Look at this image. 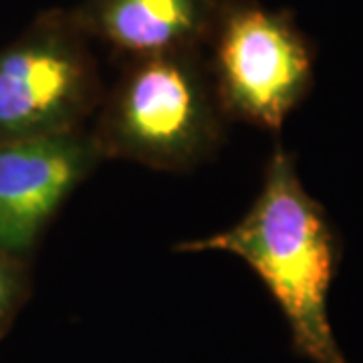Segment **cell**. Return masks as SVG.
<instances>
[{
	"label": "cell",
	"instance_id": "cell-6",
	"mask_svg": "<svg viewBox=\"0 0 363 363\" xmlns=\"http://www.w3.org/2000/svg\"><path fill=\"white\" fill-rule=\"evenodd\" d=\"M224 0H83L71 9L91 39L123 61L204 51Z\"/></svg>",
	"mask_w": 363,
	"mask_h": 363
},
{
	"label": "cell",
	"instance_id": "cell-1",
	"mask_svg": "<svg viewBox=\"0 0 363 363\" xmlns=\"http://www.w3.org/2000/svg\"><path fill=\"white\" fill-rule=\"evenodd\" d=\"M178 252H230L259 274L291 331V345L311 363H347L329 321V291L343 245L325 208L298 178L295 156L274 145L262 188L228 230L176 245Z\"/></svg>",
	"mask_w": 363,
	"mask_h": 363
},
{
	"label": "cell",
	"instance_id": "cell-5",
	"mask_svg": "<svg viewBox=\"0 0 363 363\" xmlns=\"http://www.w3.org/2000/svg\"><path fill=\"white\" fill-rule=\"evenodd\" d=\"M99 162L87 128L0 142V250L30 262L47 226Z\"/></svg>",
	"mask_w": 363,
	"mask_h": 363
},
{
	"label": "cell",
	"instance_id": "cell-2",
	"mask_svg": "<svg viewBox=\"0 0 363 363\" xmlns=\"http://www.w3.org/2000/svg\"><path fill=\"white\" fill-rule=\"evenodd\" d=\"M104 93L91 130L104 160L119 157L164 172H188L224 142V121L204 51L123 61Z\"/></svg>",
	"mask_w": 363,
	"mask_h": 363
},
{
	"label": "cell",
	"instance_id": "cell-3",
	"mask_svg": "<svg viewBox=\"0 0 363 363\" xmlns=\"http://www.w3.org/2000/svg\"><path fill=\"white\" fill-rule=\"evenodd\" d=\"M208 75L226 119L281 131L315 83V47L289 11L224 0L208 40Z\"/></svg>",
	"mask_w": 363,
	"mask_h": 363
},
{
	"label": "cell",
	"instance_id": "cell-7",
	"mask_svg": "<svg viewBox=\"0 0 363 363\" xmlns=\"http://www.w3.org/2000/svg\"><path fill=\"white\" fill-rule=\"evenodd\" d=\"M33 293L30 262L0 250V343L11 333Z\"/></svg>",
	"mask_w": 363,
	"mask_h": 363
},
{
	"label": "cell",
	"instance_id": "cell-4",
	"mask_svg": "<svg viewBox=\"0 0 363 363\" xmlns=\"http://www.w3.org/2000/svg\"><path fill=\"white\" fill-rule=\"evenodd\" d=\"M104 93L93 43L73 11L49 9L0 47V142L85 128Z\"/></svg>",
	"mask_w": 363,
	"mask_h": 363
}]
</instances>
